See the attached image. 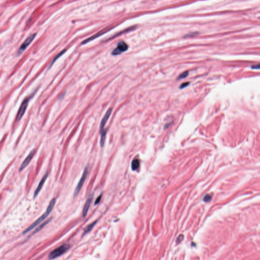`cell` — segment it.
I'll use <instances>...</instances> for the list:
<instances>
[{"instance_id":"6da1fadb","label":"cell","mask_w":260,"mask_h":260,"mask_svg":"<svg viewBox=\"0 0 260 260\" xmlns=\"http://www.w3.org/2000/svg\"><path fill=\"white\" fill-rule=\"evenodd\" d=\"M56 202V198H53V199H52V200L50 202L49 205L48 206L47 208V209L46 211H45V213L41 215V217H40L38 219H37V221H36L34 223H32L30 227L27 228V229H26L25 231L23 232V234H26V233L29 232L30 231L32 230V229L35 228L36 226L39 225L41 222H42L49 215V214L51 213L52 210L53 209V207L55 206Z\"/></svg>"},{"instance_id":"7a4b0ae2","label":"cell","mask_w":260,"mask_h":260,"mask_svg":"<svg viewBox=\"0 0 260 260\" xmlns=\"http://www.w3.org/2000/svg\"><path fill=\"white\" fill-rule=\"evenodd\" d=\"M69 248V245L68 244H63L61 247L56 248L54 251L51 253L49 255V258L51 260L55 259L56 258L59 257L60 256L65 253Z\"/></svg>"},{"instance_id":"3957f363","label":"cell","mask_w":260,"mask_h":260,"mask_svg":"<svg viewBox=\"0 0 260 260\" xmlns=\"http://www.w3.org/2000/svg\"><path fill=\"white\" fill-rule=\"evenodd\" d=\"M89 165H87L86 166V167L85 168V170H84V171H83V174L82 175L81 179L79 180V182L78 183L76 187L75 188V191H74V197H76L78 195L79 192L81 191L82 187L83 186V184L85 183V180H86V176H87L88 173H89Z\"/></svg>"},{"instance_id":"277c9868","label":"cell","mask_w":260,"mask_h":260,"mask_svg":"<svg viewBox=\"0 0 260 260\" xmlns=\"http://www.w3.org/2000/svg\"><path fill=\"white\" fill-rule=\"evenodd\" d=\"M113 27H113V25H111L110 26H108L107 27H105L104 29L101 30L100 31L98 32L97 34H96L92 36L91 37H89L88 38L82 41L81 43V45H85L86 44H87V43L93 41V40L98 38L100 36H101L103 35L105 33H106L107 32L110 31L111 30L113 29Z\"/></svg>"},{"instance_id":"5b68a950","label":"cell","mask_w":260,"mask_h":260,"mask_svg":"<svg viewBox=\"0 0 260 260\" xmlns=\"http://www.w3.org/2000/svg\"><path fill=\"white\" fill-rule=\"evenodd\" d=\"M129 48V46L124 41L119 42L117 44V47L113 49L111 55L112 56H117L120 55L124 52H125Z\"/></svg>"},{"instance_id":"8992f818","label":"cell","mask_w":260,"mask_h":260,"mask_svg":"<svg viewBox=\"0 0 260 260\" xmlns=\"http://www.w3.org/2000/svg\"><path fill=\"white\" fill-rule=\"evenodd\" d=\"M29 101V98H27L23 100L21 104V106L18 109L17 118H16L17 121H19L22 119V117L26 112V110L27 109Z\"/></svg>"},{"instance_id":"52a82bcc","label":"cell","mask_w":260,"mask_h":260,"mask_svg":"<svg viewBox=\"0 0 260 260\" xmlns=\"http://www.w3.org/2000/svg\"><path fill=\"white\" fill-rule=\"evenodd\" d=\"M36 35H37L36 33H34V34H32L30 36L27 38V39L24 41V42L22 44V45H21L20 47L19 48V49L18 50V55H21V54L22 53V52H24L26 50V48L29 47V45H30V44L31 43L33 42V40H34V39L35 38Z\"/></svg>"},{"instance_id":"ba28073f","label":"cell","mask_w":260,"mask_h":260,"mask_svg":"<svg viewBox=\"0 0 260 260\" xmlns=\"http://www.w3.org/2000/svg\"><path fill=\"white\" fill-rule=\"evenodd\" d=\"M112 111V109L111 108L108 109V110L105 113V115H104V117H103L102 120H101V123H100V133L102 132V131L104 130V128H105V125L106 124L107 121H108V120L109 117L110 116Z\"/></svg>"},{"instance_id":"9c48e42d","label":"cell","mask_w":260,"mask_h":260,"mask_svg":"<svg viewBox=\"0 0 260 260\" xmlns=\"http://www.w3.org/2000/svg\"><path fill=\"white\" fill-rule=\"evenodd\" d=\"M34 155L35 150H33L30 152V154L27 155V157L25 159L24 161L22 162L21 167L19 168V171H22L23 170V169H25V168L27 167V165H29L30 162L31 161L32 159H33Z\"/></svg>"},{"instance_id":"30bf717a","label":"cell","mask_w":260,"mask_h":260,"mask_svg":"<svg viewBox=\"0 0 260 260\" xmlns=\"http://www.w3.org/2000/svg\"><path fill=\"white\" fill-rule=\"evenodd\" d=\"M48 175V173L47 172L45 173V174L43 176L40 181L39 184L38 185V187H37V189H36L34 192V199L38 196L40 192L41 189H42L44 184L45 183L47 179Z\"/></svg>"},{"instance_id":"8fae6325","label":"cell","mask_w":260,"mask_h":260,"mask_svg":"<svg viewBox=\"0 0 260 260\" xmlns=\"http://www.w3.org/2000/svg\"><path fill=\"white\" fill-rule=\"evenodd\" d=\"M93 197V195H90L89 197L88 198L87 201L86 202L85 206H84V208L83 209V210H82V217L83 218H85L86 216V214H87L88 211H89V208H90V205H91V204Z\"/></svg>"},{"instance_id":"7c38bea8","label":"cell","mask_w":260,"mask_h":260,"mask_svg":"<svg viewBox=\"0 0 260 260\" xmlns=\"http://www.w3.org/2000/svg\"><path fill=\"white\" fill-rule=\"evenodd\" d=\"M136 28V26H132V27H128L127 29H125V30H123L122 31L120 32L119 33H117L115 35L112 36V37L111 38V39H113L115 38V37H117L119 36L120 35L123 34L124 33H127L128 32H130L131 31H132V30H134Z\"/></svg>"},{"instance_id":"4fadbf2b","label":"cell","mask_w":260,"mask_h":260,"mask_svg":"<svg viewBox=\"0 0 260 260\" xmlns=\"http://www.w3.org/2000/svg\"><path fill=\"white\" fill-rule=\"evenodd\" d=\"M66 51H67L66 49H63V51H61V52H60L59 53H57V55L55 56V57L53 58V60L52 61V63H51V65H50V67H49V68H51L52 66L53 65V64L56 62V61L58 60V59H59L61 56H63L64 53H65Z\"/></svg>"},{"instance_id":"5bb4252c","label":"cell","mask_w":260,"mask_h":260,"mask_svg":"<svg viewBox=\"0 0 260 260\" xmlns=\"http://www.w3.org/2000/svg\"><path fill=\"white\" fill-rule=\"evenodd\" d=\"M97 223V221H95V222H93V223H91L90 225H88V226L86 227L85 228V230H84V233H83V235H85L87 233H89L93 229V228L94 227V226H95L96 224Z\"/></svg>"},{"instance_id":"9a60e30c","label":"cell","mask_w":260,"mask_h":260,"mask_svg":"<svg viewBox=\"0 0 260 260\" xmlns=\"http://www.w3.org/2000/svg\"><path fill=\"white\" fill-rule=\"evenodd\" d=\"M101 140H100V145L101 147H103L104 145V143H105V139H106V136L107 131L106 130H104L102 131V132L101 133Z\"/></svg>"},{"instance_id":"2e32d148","label":"cell","mask_w":260,"mask_h":260,"mask_svg":"<svg viewBox=\"0 0 260 260\" xmlns=\"http://www.w3.org/2000/svg\"><path fill=\"white\" fill-rule=\"evenodd\" d=\"M140 166V162L138 159H134L132 162L131 168L133 171H135L137 170Z\"/></svg>"},{"instance_id":"e0dca14e","label":"cell","mask_w":260,"mask_h":260,"mask_svg":"<svg viewBox=\"0 0 260 260\" xmlns=\"http://www.w3.org/2000/svg\"><path fill=\"white\" fill-rule=\"evenodd\" d=\"M188 75H189V72L188 71H185V72H184L180 74V75L177 78V79H184L185 78L187 77L188 76Z\"/></svg>"},{"instance_id":"ac0fdd59","label":"cell","mask_w":260,"mask_h":260,"mask_svg":"<svg viewBox=\"0 0 260 260\" xmlns=\"http://www.w3.org/2000/svg\"><path fill=\"white\" fill-rule=\"evenodd\" d=\"M198 34H199V32H193V33H190L188 34L185 35L184 37L185 38V37H194V36H196Z\"/></svg>"},{"instance_id":"d6986e66","label":"cell","mask_w":260,"mask_h":260,"mask_svg":"<svg viewBox=\"0 0 260 260\" xmlns=\"http://www.w3.org/2000/svg\"><path fill=\"white\" fill-rule=\"evenodd\" d=\"M102 197V194H101V195L99 196L97 198V199H96L95 202V203H94L95 205H97L101 201Z\"/></svg>"},{"instance_id":"ffe728a7","label":"cell","mask_w":260,"mask_h":260,"mask_svg":"<svg viewBox=\"0 0 260 260\" xmlns=\"http://www.w3.org/2000/svg\"><path fill=\"white\" fill-rule=\"evenodd\" d=\"M189 82H184V83H182L180 86L179 89H183L184 88H185V87H187L189 85Z\"/></svg>"},{"instance_id":"44dd1931","label":"cell","mask_w":260,"mask_h":260,"mask_svg":"<svg viewBox=\"0 0 260 260\" xmlns=\"http://www.w3.org/2000/svg\"><path fill=\"white\" fill-rule=\"evenodd\" d=\"M260 64H258V65H255L251 67L253 69H260Z\"/></svg>"},{"instance_id":"7402d4cb","label":"cell","mask_w":260,"mask_h":260,"mask_svg":"<svg viewBox=\"0 0 260 260\" xmlns=\"http://www.w3.org/2000/svg\"><path fill=\"white\" fill-rule=\"evenodd\" d=\"M210 199H211V197L209 196L208 195H207L205 198L204 200L205 202H208L210 200Z\"/></svg>"}]
</instances>
